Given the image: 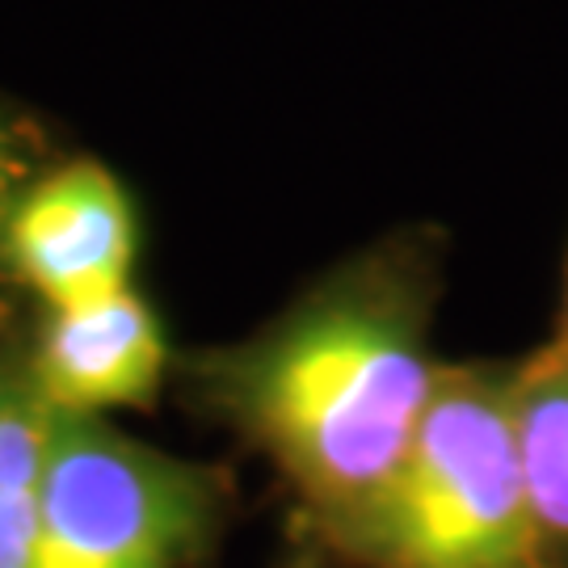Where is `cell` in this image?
<instances>
[{"label":"cell","instance_id":"obj_1","mask_svg":"<svg viewBox=\"0 0 568 568\" xmlns=\"http://www.w3.org/2000/svg\"><path fill=\"white\" fill-rule=\"evenodd\" d=\"M434 300V248L387 241L199 363L206 400L270 455L321 539H337L413 447L443 366L429 354Z\"/></svg>","mask_w":568,"mask_h":568},{"label":"cell","instance_id":"obj_2","mask_svg":"<svg viewBox=\"0 0 568 568\" xmlns=\"http://www.w3.org/2000/svg\"><path fill=\"white\" fill-rule=\"evenodd\" d=\"M514 366L443 363L396 476L328 539L358 568H548L514 429Z\"/></svg>","mask_w":568,"mask_h":568},{"label":"cell","instance_id":"obj_3","mask_svg":"<svg viewBox=\"0 0 568 568\" xmlns=\"http://www.w3.org/2000/svg\"><path fill=\"white\" fill-rule=\"evenodd\" d=\"M215 480L102 417L55 413L26 568H178L206 539Z\"/></svg>","mask_w":568,"mask_h":568},{"label":"cell","instance_id":"obj_4","mask_svg":"<svg viewBox=\"0 0 568 568\" xmlns=\"http://www.w3.org/2000/svg\"><path fill=\"white\" fill-rule=\"evenodd\" d=\"M135 248V206L119 178L98 161H68L18 194L0 236V265L47 312H68L131 291Z\"/></svg>","mask_w":568,"mask_h":568},{"label":"cell","instance_id":"obj_5","mask_svg":"<svg viewBox=\"0 0 568 568\" xmlns=\"http://www.w3.org/2000/svg\"><path fill=\"white\" fill-rule=\"evenodd\" d=\"M164 366L169 345L152 304L119 291L98 304L47 312L26 371L55 413L102 417L110 408L152 405Z\"/></svg>","mask_w":568,"mask_h":568},{"label":"cell","instance_id":"obj_6","mask_svg":"<svg viewBox=\"0 0 568 568\" xmlns=\"http://www.w3.org/2000/svg\"><path fill=\"white\" fill-rule=\"evenodd\" d=\"M514 429L548 568H568V358L544 345L514 366Z\"/></svg>","mask_w":568,"mask_h":568},{"label":"cell","instance_id":"obj_7","mask_svg":"<svg viewBox=\"0 0 568 568\" xmlns=\"http://www.w3.org/2000/svg\"><path fill=\"white\" fill-rule=\"evenodd\" d=\"M30 161H34V148L21 140L18 126H4L0 122V190H26L30 185Z\"/></svg>","mask_w":568,"mask_h":568},{"label":"cell","instance_id":"obj_8","mask_svg":"<svg viewBox=\"0 0 568 568\" xmlns=\"http://www.w3.org/2000/svg\"><path fill=\"white\" fill-rule=\"evenodd\" d=\"M556 358H568V270H565V304H560V316H556V333L544 345Z\"/></svg>","mask_w":568,"mask_h":568},{"label":"cell","instance_id":"obj_9","mask_svg":"<svg viewBox=\"0 0 568 568\" xmlns=\"http://www.w3.org/2000/svg\"><path fill=\"white\" fill-rule=\"evenodd\" d=\"M291 568H325V565H321L316 556H295V560H291Z\"/></svg>","mask_w":568,"mask_h":568},{"label":"cell","instance_id":"obj_10","mask_svg":"<svg viewBox=\"0 0 568 568\" xmlns=\"http://www.w3.org/2000/svg\"><path fill=\"white\" fill-rule=\"evenodd\" d=\"M0 375H4V366H0Z\"/></svg>","mask_w":568,"mask_h":568}]
</instances>
